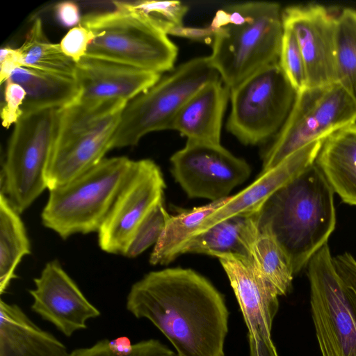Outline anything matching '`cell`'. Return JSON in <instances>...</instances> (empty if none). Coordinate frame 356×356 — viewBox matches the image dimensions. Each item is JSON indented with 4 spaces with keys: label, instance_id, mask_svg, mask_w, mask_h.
Masks as SVG:
<instances>
[{
    "label": "cell",
    "instance_id": "12",
    "mask_svg": "<svg viewBox=\"0 0 356 356\" xmlns=\"http://www.w3.org/2000/svg\"><path fill=\"white\" fill-rule=\"evenodd\" d=\"M170 161L171 173L185 193L211 202L229 197L251 174L250 165L221 144L187 140Z\"/></svg>",
    "mask_w": 356,
    "mask_h": 356
},
{
    "label": "cell",
    "instance_id": "36",
    "mask_svg": "<svg viewBox=\"0 0 356 356\" xmlns=\"http://www.w3.org/2000/svg\"><path fill=\"white\" fill-rule=\"evenodd\" d=\"M58 21L65 26L74 27L81 21L79 6L73 1L60 2L55 6Z\"/></svg>",
    "mask_w": 356,
    "mask_h": 356
},
{
    "label": "cell",
    "instance_id": "31",
    "mask_svg": "<svg viewBox=\"0 0 356 356\" xmlns=\"http://www.w3.org/2000/svg\"><path fill=\"white\" fill-rule=\"evenodd\" d=\"M278 63L297 92L307 88L305 62L298 41L292 31L284 27Z\"/></svg>",
    "mask_w": 356,
    "mask_h": 356
},
{
    "label": "cell",
    "instance_id": "5",
    "mask_svg": "<svg viewBox=\"0 0 356 356\" xmlns=\"http://www.w3.org/2000/svg\"><path fill=\"white\" fill-rule=\"evenodd\" d=\"M132 163L127 156L104 158L68 182L49 190L41 213L43 225L63 239L75 234L98 232Z\"/></svg>",
    "mask_w": 356,
    "mask_h": 356
},
{
    "label": "cell",
    "instance_id": "21",
    "mask_svg": "<svg viewBox=\"0 0 356 356\" xmlns=\"http://www.w3.org/2000/svg\"><path fill=\"white\" fill-rule=\"evenodd\" d=\"M314 163L342 202L356 206V123L327 137Z\"/></svg>",
    "mask_w": 356,
    "mask_h": 356
},
{
    "label": "cell",
    "instance_id": "9",
    "mask_svg": "<svg viewBox=\"0 0 356 356\" xmlns=\"http://www.w3.org/2000/svg\"><path fill=\"white\" fill-rule=\"evenodd\" d=\"M61 109L24 113L15 124L2 166L1 191L19 213L47 188L46 170Z\"/></svg>",
    "mask_w": 356,
    "mask_h": 356
},
{
    "label": "cell",
    "instance_id": "8",
    "mask_svg": "<svg viewBox=\"0 0 356 356\" xmlns=\"http://www.w3.org/2000/svg\"><path fill=\"white\" fill-rule=\"evenodd\" d=\"M220 78L209 56L191 59L129 101L111 140V149L134 146L149 133L171 129L176 116L204 85Z\"/></svg>",
    "mask_w": 356,
    "mask_h": 356
},
{
    "label": "cell",
    "instance_id": "28",
    "mask_svg": "<svg viewBox=\"0 0 356 356\" xmlns=\"http://www.w3.org/2000/svg\"><path fill=\"white\" fill-rule=\"evenodd\" d=\"M337 83L356 101V10L339 11L337 35Z\"/></svg>",
    "mask_w": 356,
    "mask_h": 356
},
{
    "label": "cell",
    "instance_id": "11",
    "mask_svg": "<svg viewBox=\"0 0 356 356\" xmlns=\"http://www.w3.org/2000/svg\"><path fill=\"white\" fill-rule=\"evenodd\" d=\"M297 93L278 62L264 67L230 90L227 130L246 145L268 140L283 127Z\"/></svg>",
    "mask_w": 356,
    "mask_h": 356
},
{
    "label": "cell",
    "instance_id": "16",
    "mask_svg": "<svg viewBox=\"0 0 356 356\" xmlns=\"http://www.w3.org/2000/svg\"><path fill=\"white\" fill-rule=\"evenodd\" d=\"M161 77L159 73L86 56L76 64L75 80L79 89L76 103L128 102Z\"/></svg>",
    "mask_w": 356,
    "mask_h": 356
},
{
    "label": "cell",
    "instance_id": "38",
    "mask_svg": "<svg viewBox=\"0 0 356 356\" xmlns=\"http://www.w3.org/2000/svg\"><path fill=\"white\" fill-rule=\"evenodd\" d=\"M133 345L129 339L126 337H120L109 340L111 348L119 354H128L131 353L133 349Z\"/></svg>",
    "mask_w": 356,
    "mask_h": 356
},
{
    "label": "cell",
    "instance_id": "13",
    "mask_svg": "<svg viewBox=\"0 0 356 356\" xmlns=\"http://www.w3.org/2000/svg\"><path fill=\"white\" fill-rule=\"evenodd\" d=\"M165 183L159 166L152 160L133 161L98 234V244L109 254H122L136 229L161 200Z\"/></svg>",
    "mask_w": 356,
    "mask_h": 356
},
{
    "label": "cell",
    "instance_id": "1",
    "mask_svg": "<svg viewBox=\"0 0 356 356\" xmlns=\"http://www.w3.org/2000/svg\"><path fill=\"white\" fill-rule=\"evenodd\" d=\"M126 308L154 325L177 356H225L229 311L224 296L192 269L149 272L131 286Z\"/></svg>",
    "mask_w": 356,
    "mask_h": 356
},
{
    "label": "cell",
    "instance_id": "7",
    "mask_svg": "<svg viewBox=\"0 0 356 356\" xmlns=\"http://www.w3.org/2000/svg\"><path fill=\"white\" fill-rule=\"evenodd\" d=\"M127 103H76L60 110L45 175L48 190L68 182L105 158Z\"/></svg>",
    "mask_w": 356,
    "mask_h": 356
},
{
    "label": "cell",
    "instance_id": "32",
    "mask_svg": "<svg viewBox=\"0 0 356 356\" xmlns=\"http://www.w3.org/2000/svg\"><path fill=\"white\" fill-rule=\"evenodd\" d=\"M70 356H177L176 353L156 339L143 340L133 345L128 354L114 352L109 346V339H104L87 348H76Z\"/></svg>",
    "mask_w": 356,
    "mask_h": 356
},
{
    "label": "cell",
    "instance_id": "34",
    "mask_svg": "<svg viewBox=\"0 0 356 356\" xmlns=\"http://www.w3.org/2000/svg\"><path fill=\"white\" fill-rule=\"evenodd\" d=\"M92 33L81 24L72 28L62 38L60 47L63 52L75 63L86 56Z\"/></svg>",
    "mask_w": 356,
    "mask_h": 356
},
{
    "label": "cell",
    "instance_id": "17",
    "mask_svg": "<svg viewBox=\"0 0 356 356\" xmlns=\"http://www.w3.org/2000/svg\"><path fill=\"white\" fill-rule=\"evenodd\" d=\"M234 291L248 334L271 338L273 319L279 308L275 289L257 270L248 258L218 257Z\"/></svg>",
    "mask_w": 356,
    "mask_h": 356
},
{
    "label": "cell",
    "instance_id": "6",
    "mask_svg": "<svg viewBox=\"0 0 356 356\" xmlns=\"http://www.w3.org/2000/svg\"><path fill=\"white\" fill-rule=\"evenodd\" d=\"M115 9L90 13L80 24L93 34L86 56L161 74L173 70L178 48L145 16L113 1Z\"/></svg>",
    "mask_w": 356,
    "mask_h": 356
},
{
    "label": "cell",
    "instance_id": "27",
    "mask_svg": "<svg viewBox=\"0 0 356 356\" xmlns=\"http://www.w3.org/2000/svg\"><path fill=\"white\" fill-rule=\"evenodd\" d=\"M18 49L24 67L75 79L76 63L63 52L59 44L49 41L40 18L34 19Z\"/></svg>",
    "mask_w": 356,
    "mask_h": 356
},
{
    "label": "cell",
    "instance_id": "22",
    "mask_svg": "<svg viewBox=\"0 0 356 356\" xmlns=\"http://www.w3.org/2000/svg\"><path fill=\"white\" fill-rule=\"evenodd\" d=\"M258 213L230 217L197 233L189 241L185 254H204L217 258L223 255L248 258L257 230Z\"/></svg>",
    "mask_w": 356,
    "mask_h": 356
},
{
    "label": "cell",
    "instance_id": "23",
    "mask_svg": "<svg viewBox=\"0 0 356 356\" xmlns=\"http://www.w3.org/2000/svg\"><path fill=\"white\" fill-rule=\"evenodd\" d=\"M20 85L26 92L22 113L49 108H64L77 102L79 89L74 79L19 67L8 79Z\"/></svg>",
    "mask_w": 356,
    "mask_h": 356
},
{
    "label": "cell",
    "instance_id": "25",
    "mask_svg": "<svg viewBox=\"0 0 356 356\" xmlns=\"http://www.w3.org/2000/svg\"><path fill=\"white\" fill-rule=\"evenodd\" d=\"M6 195H0V293L16 277L22 259L31 253V244L22 220Z\"/></svg>",
    "mask_w": 356,
    "mask_h": 356
},
{
    "label": "cell",
    "instance_id": "4",
    "mask_svg": "<svg viewBox=\"0 0 356 356\" xmlns=\"http://www.w3.org/2000/svg\"><path fill=\"white\" fill-rule=\"evenodd\" d=\"M312 318L322 356H356V259L328 244L307 266Z\"/></svg>",
    "mask_w": 356,
    "mask_h": 356
},
{
    "label": "cell",
    "instance_id": "2",
    "mask_svg": "<svg viewBox=\"0 0 356 356\" xmlns=\"http://www.w3.org/2000/svg\"><path fill=\"white\" fill-rule=\"evenodd\" d=\"M334 193L313 163L277 191L259 211L258 224L275 238L294 275L327 243L335 229Z\"/></svg>",
    "mask_w": 356,
    "mask_h": 356
},
{
    "label": "cell",
    "instance_id": "10",
    "mask_svg": "<svg viewBox=\"0 0 356 356\" xmlns=\"http://www.w3.org/2000/svg\"><path fill=\"white\" fill-rule=\"evenodd\" d=\"M356 123V101L339 83L307 88L297 93L283 127L262 156V170L293 153Z\"/></svg>",
    "mask_w": 356,
    "mask_h": 356
},
{
    "label": "cell",
    "instance_id": "30",
    "mask_svg": "<svg viewBox=\"0 0 356 356\" xmlns=\"http://www.w3.org/2000/svg\"><path fill=\"white\" fill-rule=\"evenodd\" d=\"M170 216L165 209L164 200L160 201L138 225L122 255L135 258L151 245H154Z\"/></svg>",
    "mask_w": 356,
    "mask_h": 356
},
{
    "label": "cell",
    "instance_id": "20",
    "mask_svg": "<svg viewBox=\"0 0 356 356\" xmlns=\"http://www.w3.org/2000/svg\"><path fill=\"white\" fill-rule=\"evenodd\" d=\"M0 356H70L67 347L38 326L16 304L0 300Z\"/></svg>",
    "mask_w": 356,
    "mask_h": 356
},
{
    "label": "cell",
    "instance_id": "24",
    "mask_svg": "<svg viewBox=\"0 0 356 356\" xmlns=\"http://www.w3.org/2000/svg\"><path fill=\"white\" fill-rule=\"evenodd\" d=\"M229 197L200 207L181 209L177 214L170 215L159 240L154 245L149 256V263L153 266L167 265L185 254L189 241L202 223L223 206Z\"/></svg>",
    "mask_w": 356,
    "mask_h": 356
},
{
    "label": "cell",
    "instance_id": "35",
    "mask_svg": "<svg viewBox=\"0 0 356 356\" xmlns=\"http://www.w3.org/2000/svg\"><path fill=\"white\" fill-rule=\"evenodd\" d=\"M24 67L22 57L18 48L5 47L0 53V81L5 83L14 70Z\"/></svg>",
    "mask_w": 356,
    "mask_h": 356
},
{
    "label": "cell",
    "instance_id": "19",
    "mask_svg": "<svg viewBox=\"0 0 356 356\" xmlns=\"http://www.w3.org/2000/svg\"><path fill=\"white\" fill-rule=\"evenodd\" d=\"M230 90L220 78L200 88L184 104L171 129L187 140L220 144L224 113Z\"/></svg>",
    "mask_w": 356,
    "mask_h": 356
},
{
    "label": "cell",
    "instance_id": "26",
    "mask_svg": "<svg viewBox=\"0 0 356 356\" xmlns=\"http://www.w3.org/2000/svg\"><path fill=\"white\" fill-rule=\"evenodd\" d=\"M257 225L248 259L279 296L286 295L292 287L294 277L291 264L272 234L258 221Z\"/></svg>",
    "mask_w": 356,
    "mask_h": 356
},
{
    "label": "cell",
    "instance_id": "18",
    "mask_svg": "<svg viewBox=\"0 0 356 356\" xmlns=\"http://www.w3.org/2000/svg\"><path fill=\"white\" fill-rule=\"evenodd\" d=\"M323 140L310 143L291 154L275 167L261 172L252 184L229 196L223 206L205 220L197 233L224 219L258 212L277 191L314 163Z\"/></svg>",
    "mask_w": 356,
    "mask_h": 356
},
{
    "label": "cell",
    "instance_id": "29",
    "mask_svg": "<svg viewBox=\"0 0 356 356\" xmlns=\"http://www.w3.org/2000/svg\"><path fill=\"white\" fill-rule=\"evenodd\" d=\"M131 10L145 16L153 25L166 35H179L184 29L183 20L188 7L179 1H120Z\"/></svg>",
    "mask_w": 356,
    "mask_h": 356
},
{
    "label": "cell",
    "instance_id": "14",
    "mask_svg": "<svg viewBox=\"0 0 356 356\" xmlns=\"http://www.w3.org/2000/svg\"><path fill=\"white\" fill-rule=\"evenodd\" d=\"M338 13L318 3L291 6L282 10L283 26L292 31L302 54L307 88L337 83Z\"/></svg>",
    "mask_w": 356,
    "mask_h": 356
},
{
    "label": "cell",
    "instance_id": "3",
    "mask_svg": "<svg viewBox=\"0 0 356 356\" xmlns=\"http://www.w3.org/2000/svg\"><path fill=\"white\" fill-rule=\"evenodd\" d=\"M209 60L231 90L264 67L277 63L284 33L279 3L249 1L218 10L208 27Z\"/></svg>",
    "mask_w": 356,
    "mask_h": 356
},
{
    "label": "cell",
    "instance_id": "37",
    "mask_svg": "<svg viewBox=\"0 0 356 356\" xmlns=\"http://www.w3.org/2000/svg\"><path fill=\"white\" fill-rule=\"evenodd\" d=\"M250 356H279L271 338L248 334Z\"/></svg>",
    "mask_w": 356,
    "mask_h": 356
},
{
    "label": "cell",
    "instance_id": "33",
    "mask_svg": "<svg viewBox=\"0 0 356 356\" xmlns=\"http://www.w3.org/2000/svg\"><path fill=\"white\" fill-rule=\"evenodd\" d=\"M24 89L19 84L7 80L3 90V103L1 108L2 125L9 128L22 115V107L26 98Z\"/></svg>",
    "mask_w": 356,
    "mask_h": 356
},
{
    "label": "cell",
    "instance_id": "15",
    "mask_svg": "<svg viewBox=\"0 0 356 356\" xmlns=\"http://www.w3.org/2000/svg\"><path fill=\"white\" fill-rule=\"evenodd\" d=\"M33 281L35 289L29 291L31 310L66 337L86 329L87 321L101 314L56 259L47 262Z\"/></svg>",
    "mask_w": 356,
    "mask_h": 356
}]
</instances>
